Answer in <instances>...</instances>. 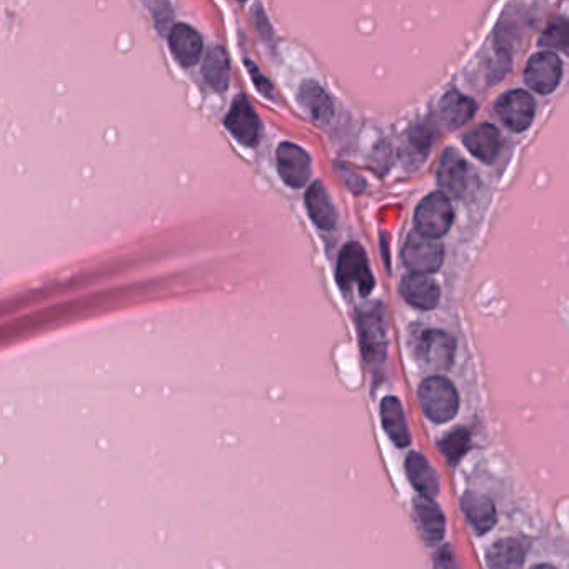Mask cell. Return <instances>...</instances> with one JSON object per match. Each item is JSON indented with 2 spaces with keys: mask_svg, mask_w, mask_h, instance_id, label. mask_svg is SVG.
Returning <instances> with one entry per match:
<instances>
[{
  "mask_svg": "<svg viewBox=\"0 0 569 569\" xmlns=\"http://www.w3.org/2000/svg\"><path fill=\"white\" fill-rule=\"evenodd\" d=\"M336 279L343 291L358 289L361 296H368L374 288V276L369 267L368 256L358 242H349L338 257Z\"/></svg>",
  "mask_w": 569,
  "mask_h": 569,
  "instance_id": "obj_1",
  "label": "cell"
},
{
  "mask_svg": "<svg viewBox=\"0 0 569 569\" xmlns=\"http://www.w3.org/2000/svg\"><path fill=\"white\" fill-rule=\"evenodd\" d=\"M419 403L424 414L434 423H448L458 414V391L448 379L428 378L419 388Z\"/></svg>",
  "mask_w": 569,
  "mask_h": 569,
  "instance_id": "obj_2",
  "label": "cell"
},
{
  "mask_svg": "<svg viewBox=\"0 0 569 569\" xmlns=\"http://www.w3.org/2000/svg\"><path fill=\"white\" fill-rule=\"evenodd\" d=\"M453 219V206L449 202L448 194H444L443 191L433 192L424 197L414 214L416 229L426 236L438 237V239L451 229Z\"/></svg>",
  "mask_w": 569,
  "mask_h": 569,
  "instance_id": "obj_3",
  "label": "cell"
},
{
  "mask_svg": "<svg viewBox=\"0 0 569 569\" xmlns=\"http://www.w3.org/2000/svg\"><path fill=\"white\" fill-rule=\"evenodd\" d=\"M404 264L413 272L431 274L438 271L444 259L443 244L438 237L426 236L423 232H411L403 249Z\"/></svg>",
  "mask_w": 569,
  "mask_h": 569,
  "instance_id": "obj_4",
  "label": "cell"
},
{
  "mask_svg": "<svg viewBox=\"0 0 569 569\" xmlns=\"http://www.w3.org/2000/svg\"><path fill=\"white\" fill-rule=\"evenodd\" d=\"M454 339L438 329H424L413 339V353L431 369H448L453 364Z\"/></svg>",
  "mask_w": 569,
  "mask_h": 569,
  "instance_id": "obj_5",
  "label": "cell"
},
{
  "mask_svg": "<svg viewBox=\"0 0 569 569\" xmlns=\"http://www.w3.org/2000/svg\"><path fill=\"white\" fill-rule=\"evenodd\" d=\"M561 77H563V62L554 52L534 54L524 69V81L541 96H548L556 91Z\"/></svg>",
  "mask_w": 569,
  "mask_h": 569,
  "instance_id": "obj_6",
  "label": "cell"
},
{
  "mask_svg": "<svg viewBox=\"0 0 569 569\" xmlns=\"http://www.w3.org/2000/svg\"><path fill=\"white\" fill-rule=\"evenodd\" d=\"M496 114L499 119L509 127L511 131L523 132L531 126L534 114H536V102L529 92L509 91L504 96L499 97L496 104H494Z\"/></svg>",
  "mask_w": 569,
  "mask_h": 569,
  "instance_id": "obj_7",
  "label": "cell"
},
{
  "mask_svg": "<svg viewBox=\"0 0 569 569\" xmlns=\"http://www.w3.org/2000/svg\"><path fill=\"white\" fill-rule=\"evenodd\" d=\"M359 339L364 358L369 363H381L386 356L388 338H386V321L381 309L376 308L359 316Z\"/></svg>",
  "mask_w": 569,
  "mask_h": 569,
  "instance_id": "obj_8",
  "label": "cell"
},
{
  "mask_svg": "<svg viewBox=\"0 0 569 569\" xmlns=\"http://www.w3.org/2000/svg\"><path fill=\"white\" fill-rule=\"evenodd\" d=\"M277 171L289 187L301 189L311 177V157L293 142H282L276 152Z\"/></svg>",
  "mask_w": 569,
  "mask_h": 569,
  "instance_id": "obj_9",
  "label": "cell"
},
{
  "mask_svg": "<svg viewBox=\"0 0 569 569\" xmlns=\"http://www.w3.org/2000/svg\"><path fill=\"white\" fill-rule=\"evenodd\" d=\"M227 131L242 146L256 147L261 139V124L246 96H237L226 116Z\"/></svg>",
  "mask_w": 569,
  "mask_h": 569,
  "instance_id": "obj_10",
  "label": "cell"
},
{
  "mask_svg": "<svg viewBox=\"0 0 569 569\" xmlns=\"http://www.w3.org/2000/svg\"><path fill=\"white\" fill-rule=\"evenodd\" d=\"M469 169L461 154L449 147L444 151L438 167V184L444 194L463 197L468 189Z\"/></svg>",
  "mask_w": 569,
  "mask_h": 569,
  "instance_id": "obj_11",
  "label": "cell"
},
{
  "mask_svg": "<svg viewBox=\"0 0 569 569\" xmlns=\"http://www.w3.org/2000/svg\"><path fill=\"white\" fill-rule=\"evenodd\" d=\"M399 293L403 296L406 303L414 308L434 309L439 303V286L433 277L426 276L423 272H411L401 279Z\"/></svg>",
  "mask_w": 569,
  "mask_h": 569,
  "instance_id": "obj_12",
  "label": "cell"
},
{
  "mask_svg": "<svg viewBox=\"0 0 569 569\" xmlns=\"http://www.w3.org/2000/svg\"><path fill=\"white\" fill-rule=\"evenodd\" d=\"M414 519L418 524L419 534L428 546L441 543L446 533V519L438 504L433 499L423 498L414 501Z\"/></svg>",
  "mask_w": 569,
  "mask_h": 569,
  "instance_id": "obj_13",
  "label": "cell"
},
{
  "mask_svg": "<svg viewBox=\"0 0 569 569\" xmlns=\"http://www.w3.org/2000/svg\"><path fill=\"white\" fill-rule=\"evenodd\" d=\"M463 144L476 159L484 164H493L501 151L503 141L493 124H479L464 134Z\"/></svg>",
  "mask_w": 569,
  "mask_h": 569,
  "instance_id": "obj_14",
  "label": "cell"
},
{
  "mask_svg": "<svg viewBox=\"0 0 569 569\" xmlns=\"http://www.w3.org/2000/svg\"><path fill=\"white\" fill-rule=\"evenodd\" d=\"M306 207L309 217L321 231H333L338 224V212L328 189L321 182H314L306 192Z\"/></svg>",
  "mask_w": 569,
  "mask_h": 569,
  "instance_id": "obj_15",
  "label": "cell"
},
{
  "mask_svg": "<svg viewBox=\"0 0 569 569\" xmlns=\"http://www.w3.org/2000/svg\"><path fill=\"white\" fill-rule=\"evenodd\" d=\"M169 46L176 61L184 67H191L199 62L202 54V37L186 24H176L169 34Z\"/></svg>",
  "mask_w": 569,
  "mask_h": 569,
  "instance_id": "obj_16",
  "label": "cell"
},
{
  "mask_svg": "<svg viewBox=\"0 0 569 569\" xmlns=\"http://www.w3.org/2000/svg\"><path fill=\"white\" fill-rule=\"evenodd\" d=\"M476 102L471 97L464 96L458 91H449L439 101L438 112L444 126L454 131L464 126L476 114Z\"/></svg>",
  "mask_w": 569,
  "mask_h": 569,
  "instance_id": "obj_17",
  "label": "cell"
},
{
  "mask_svg": "<svg viewBox=\"0 0 569 569\" xmlns=\"http://www.w3.org/2000/svg\"><path fill=\"white\" fill-rule=\"evenodd\" d=\"M461 509L469 524L476 529L478 534L488 533L498 521L493 503L483 494L474 493V491L463 494Z\"/></svg>",
  "mask_w": 569,
  "mask_h": 569,
  "instance_id": "obj_18",
  "label": "cell"
},
{
  "mask_svg": "<svg viewBox=\"0 0 569 569\" xmlns=\"http://www.w3.org/2000/svg\"><path fill=\"white\" fill-rule=\"evenodd\" d=\"M381 421L389 439L399 448H408L411 434L404 416L403 404L399 403L398 398L388 396L381 401Z\"/></svg>",
  "mask_w": 569,
  "mask_h": 569,
  "instance_id": "obj_19",
  "label": "cell"
},
{
  "mask_svg": "<svg viewBox=\"0 0 569 569\" xmlns=\"http://www.w3.org/2000/svg\"><path fill=\"white\" fill-rule=\"evenodd\" d=\"M406 473H408L409 481L413 484L414 489L421 496L434 499L439 493L438 474L434 471L433 466L428 463V459L423 454L409 453L406 458Z\"/></svg>",
  "mask_w": 569,
  "mask_h": 569,
  "instance_id": "obj_20",
  "label": "cell"
},
{
  "mask_svg": "<svg viewBox=\"0 0 569 569\" xmlns=\"http://www.w3.org/2000/svg\"><path fill=\"white\" fill-rule=\"evenodd\" d=\"M299 104L306 109L309 116L316 122L331 121L334 116V106L328 92L319 86L318 82L306 81L299 87Z\"/></svg>",
  "mask_w": 569,
  "mask_h": 569,
  "instance_id": "obj_21",
  "label": "cell"
},
{
  "mask_svg": "<svg viewBox=\"0 0 569 569\" xmlns=\"http://www.w3.org/2000/svg\"><path fill=\"white\" fill-rule=\"evenodd\" d=\"M202 74L214 91L224 92L229 87V57L221 46L207 51L202 62Z\"/></svg>",
  "mask_w": 569,
  "mask_h": 569,
  "instance_id": "obj_22",
  "label": "cell"
},
{
  "mask_svg": "<svg viewBox=\"0 0 569 569\" xmlns=\"http://www.w3.org/2000/svg\"><path fill=\"white\" fill-rule=\"evenodd\" d=\"M526 549L518 539H501L488 549L489 568H521L524 564Z\"/></svg>",
  "mask_w": 569,
  "mask_h": 569,
  "instance_id": "obj_23",
  "label": "cell"
},
{
  "mask_svg": "<svg viewBox=\"0 0 569 569\" xmlns=\"http://www.w3.org/2000/svg\"><path fill=\"white\" fill-rule=\"evenodd\" d=\"M469 448H471V438L468 431L463 428L454 429L443 441H439L441 453L451 464L459 463V459L464 458Z\"/></svg>",
  "mask_w": 569,
  "mask_h": 569,
  "instance_id": "obj_24",
  "label": "cell"
},
{
  "mask_svg": "<svg viewBox=\"0 0 569 569\" xmlns=\"http://www.w3.org/2000/svg\"><path fill=\"white\" fill-rule=\"evenodd\" d=\"M539 44L548 49H559V51H569V19L556 17L549 22Z\"/></svg>",
  "mask_w": 569,
  "mask_h": 569,
  "instance_id": "obj_25",
  "label": "cell"
},
{
  "mask_svg": "<svg viewBox=\"0 0 569 569\" xmlns=\"http://www.w3.org/2000/svg\"><path fill=\"white\" fill-rule=\"evenodd\" d=\"M409 147L418 154L421 159L426 157L429 149L433 147L434 134L428 126H414L408 134Z\"/></svg>",
  "mask_w": 569,
  "mask_h": 569,
  "instance_id": "obj_26",
  "label": "cell"
},
{
  "mask_svg": "<svg viewBox=\"0 0 569 569\" xmlns=\"http://www.w3.org/2000/svg\"><path fill=\"white\" fill-rule=\"evenodd\" d=\"M247 71H249V76L252 77V81L256 84L257 91L261 92L264 97H271L272 86L271 82L267 81L266 77L262 76L259 69H257L251 62H246Z\"/></svg>",
  "mask_w": 569,
  "mask_h": 569,
  "instance_id": "obj_27",
  "label": "cell"
},
{
  "mask_svg": "<svg viewBox=\"0 0 569 569\" xmlns=\"http://www.w3.org/2000/svg\"><path fill=\"white\" fill-rule=\"evenodd\" d=\"M241 2H244V0H241Z\"/></svg>",
  "mask_w": 569,
  "mask_h": 569,
  "instance_id": "obj_28",
  "label": "cell"
}]
</instances>
